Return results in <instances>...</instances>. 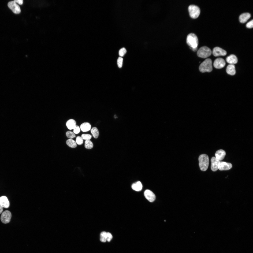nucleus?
Segmentation results:
<instances>
[{
  "mask_svg": "<svg viewBox=\"0 0 253 253\" xmlns=\"http://www.w3.org/2000/svg\"><path fill=\"white\" fill-rule=\"evenodd\" d=\"M186 42L187 44L193 51H196L197 50L198 41L197 37L195 34L191 33L188 34L187 37Z\"/></svg>",
  "mask_w": 253,
  "mask_h": 253,
  "instance_id": "f257e3e1",
  "label": "nucleus"
},
{
  "mask_svg": "<svg viewBox=\"0 0 253 253\" xmlns=\"http://www.w3.org/2000/svg\"><path fill=\"white\" fill-rule=\"evenodd\" d=\"M199 165L200 169L202 171H205L207 169L209 164V159L206 154L200 155L198 158Z\"/></svg>",
  "mask_w": 253,
  "mask_h": 253,
  "instance_id": "f03ea898",
  "label": "nucleus"
},
{
  "mask_svg": "<svg viewBox=\"0 0 253 253\" xmlns=\"http://www.w3.org/2000/svg\"><path fill=\"white\" fill-rule=\"evenodd\" d=\"M199 69L201 72H210L212 70V61L210 59L205 60L200 65Z\"/></svg>",
  "mask_w": 253,
  "mask_h": 253,
  "instance_id": "7ed1b4c3",
  "label": "nucleus"
},
{
  "mask_svg": "<svg viewBox=\"0 0 253 253\" xmlns=\"http://www.w3.org/2000/svg\"><path fill=\"white\" fill-rule=\"evenodd\" d=\"M212 53L211 50L209 48L206 46H203L198 50L197 55L199 57L205 58L210 56Z\"/></svg>",
  "mask_w": 253,
  "mask_h": 253,
  "instance_id": "20e7f679",
  "label": "nucleus"
},
{
  "mask_svg": "<svg viewBox=\"0 0 253 253\" xmlns=\"http://www.w3.org/2000/svg\"><path fill=\"white\" fill-rule=\"evenodd\" d=\"M188 10L190 16L194 19L198 18L200 12L199 7L197 6L194 5H190L188 7Z\"/></svg>",
  "mask_w": 253,
  "mask_h": 253,
  "instance_id": "39448f33",
  "label": "nucleus"
},
{
  "mask_svg": "<svg viewBox=\"0 0 253 253\" xmlns=\"http://www.w3.org/2000/svg\"><path fill=\"white\" fill-rule=\"evenodd\" d=\"M11 214L9 211L6 210L2 212L0 217V220L3 223L7 224L10 221Z\"/></svg>",
  "mask_w": 253,
  "mask_h": 253,
  "instance_id": "423d86ee",
  "label": "nucleus"
},
{
  "mask_svg": "<svg viewBox=\"0 0 253 253\" xmlns=\"http://www.w3.org/2000/svg\"><path fill=\"white\" fill-rule=\"evenodd\" d=\"M8 6L15 13L18 14L21 12L19 6L14 1H11L8 3Z\"/></svg>",
  "mask_w": 253,
  "mask_h": 253,
  "instance_id": "0eeeda50",
  "label": "nucleus"
},
{
  "mask_svg": "<svg viewBox=\"0 0 253 253\" xmlns=\"http://www.w3.org/2000/svg\"><path fill=\"white\" fill-rule=\"evenodd\" d=\"M220 162L215 157H213L211 159V168L212 171H216L219 169L220 164Z\"/></svg>",
  "mask_w": 253,
  "mask_h": 253,
  "instance_id": "6e6552de",
  "label": "nucleus"
},
{
  "mask_svg": "<svg viewBox=\"0 0 253 253\" xmlns=\"http://www.w3.org/2000/svg\"><path fill=\"white\" fill-rule=\"evenodd\" d=\"M226 64L224 60L222 58H218L214 61L213 65L214 67L217 69H221Z\"/></svg>",
  "mask_w": 253,
  "mask_h": 253,
  "instance_id": "1a4fd4ad",
  "label": "nucleus"
},
{
  "mask_svg": "<svg viewBox=\"0 0 253 253\" xmlns=\"http://www.w3.org/2000/svg\"><path fill=\"white\" fill-rule=\"evenodd\" d=\"M212 53L213 56H225L227 53L226 51L218 47H215L213 49Z\"/></svg>",
  "mask_w": 253,
  "mask_h": 253,
  "instance_id": "9d476101",
  "label": "nucleus"
},
{
  "mask_svg": "<svg viewBox=\"0 0 253 253\" xmlns=\"http://www.w3.org/2000/svg\"><path fill=\"white\" fill-rule=\"evenodd\" d=\"M144 195L146 198L150 202H153L155 199V194L149 190H146L144 192Z\"/></svg>",
  "mask_w": 253,
  "mask_h": 253,
  "instance_id": "9b49d317",
  "label": "nucleus"
},
{
  "mask_svg": "<svg viewBox=\"0 0 253 253\" xmlns=\"http://www.w3.org/2000/svg\"><path fill=\"white\" fill-rule=\"evenodd\" d=\"M0 204L4 208H7L10 206V202L7 197L5 196L0 197Z\"/></svg>",
  "mask_w": 253,
  "mask_h": 253,
  "instance_id": "f8f14e48",
  "label": "nucleus"
},
{
  "mask_svg": "<svg viewBox=\"0 0 253 253\" xmlns=\"http://www.w3.org/2000/svg\"><path fill=\"white\" fill-rule=\"evenodd\" d=\"M232 167V164L224 162H220L219 169L220 170H227L230 169Z\"/></svg>",
  "mask_w": 253,
  "mask_h": 253,
  "instance_id": "ddd939ff",
  "label": "nucleus"
},
{
  "mask_svg": "<svg viewBox=\"0 0 253 253\" xmlns=\"http://www.w3.org/2000/svg\"><path fill=\"white\" fill-rule=\"evenodd\" d=\"M251 15L249 13H245L241 15L239 17L240 22L242 23L246 22L251 17Z\"/></svg>",
  "mask_w": 253,
  "mask_h": 253,
  "instance_id": "4468645a",
  "label": "nucleus"
},
{
  "mask_svg": "<svg viewBox=\"0 0 253 253\" xmlns=\"http://www.w3.org/2000/svg\"><path fill=\"white\" fill-rule=\"evenodd\" d=\"M226 60L229 63L234 65L238 61L236 56L233 54H231L228 56L226 58Z\"/></svg>",
  "mask_w": 253,
  "mask_h": 253,
  "instance_id": "2eb2a0df",
  "label": "nucleus"
},
{
  "mask_svg": "<svg viewBox=\"0 0 253 253\" xmlns=\"http://www.w3.org/2000/svg\"><path fill=\"white\" fill-rule=\"evenodd\" d=\"M226 154V152L224 150L222 149L219 150L216 153V158L220 161L224 159Z\"/></svg>",
  "mask_w": 253,
  "mask_h": 253,
  "instance_id": "dca6fc26",
  "label": "nucleus"
},
{
  "mask_svg": "<svg viewBox=\"0 0 253 253\" xmlns=\"http://www.w3.org/2000/svg\"><path fill=\"white\" fill-rule=\"evenodd\" d=\"M226 71L228 74L231 75H234L236 73V70L234 65V64H230L227 66L226 68Z\"/></svg>",
  "mask_w": 253,
  "mask_h": 253,
  "instance_id": "f3484780",
  "label": "nucleus"
},
{
  "mask_svg": "<svg viewBox=\"0 0 253 253\" xmlns=\"http://www.w3.org/2000/svg\"><path fill=\"white\" fill-rule=\"evenodd\" d=\"M91 126L90 124L88 122H84L82 123L80 126V128L83 132H86L90 130Z\"/></svg>",
  "mask_w": 253,
  "mask_h": 253,
  "instance_id": "a211bd4d",
  "label": "nucleus"
},
{
  "mask_svg": "<svg viewBox=\"0 0 253 253\" xmlns=\"http://www.w3.org/2000/svg\"><path fill=\"white\" fill-rule=\"evenodd\" d=\"M131 187L133 190L138 191L142 190V185L141 182L138 181L133 183Z\"/></svg>",
  "mask_w": 253,
  "mask_h": 253,
  "instance_id": "6ab92c4d",
  "label": "nucleus"
},
{
  "mask_svg": "<svg viewBox=\"0 0 253 253\" xmlns=\"http://www.w3.org/2000/svg\"><path fill=\"white\" fill-rule=\"evenodd\" d=\"M66 125L67 128L70 130L73 129L76 125L75 121L73 119H70L68 120L66 123Z\"/></svg>",
  "mask_w": 253,
  "mask_h": 253,
  "instance_id": "aec40b11",
  "label": "nucleus"
},
{
  "mask_svg": "<svg viewBox=\"0 0 253 253\" xmlns=\"http://www.w3.org/2000/svg\"><path fill=\"white\" fill-rule=\"evenodd\" d=\"M66 143L69 146L73 148H75L77 146L75 141L71 139L67 140L66 141Z\"/></svg>",
  "mask_w": 253,
  "mask_h": 253,
  "instance_id": "412c9836",
  "label": "nucleus"
},
{
  "mask_svg": "<svg viewBox=\"0 0 253 253\" xmlns=\"http://www.w3.org/2000/svg\"><path fill=\"white\" fill-rule=\"evenodd\" d=\"M91 132L94 138H98L99 135V132L97 127H93L91 130Z\"/></svg>",
  "mask_w": 253,
  "mask_h": 253,
  "instance_id": "4be33fe9",
  "label": "nucleus"
},
{
  "mask_svg": "<svg viewBox=\"0 0 253 253\" xmlns=\"http://www.w3.org/2000/svg\"><path fill=\"white\" fill-rule=\"evenodd\" d=\"M93 144L92 142L90 140H86L85 141V147L88 149H91L93 148Z\"/></svg>",
  "mask_w": 253,
  "mask_h": 253,
  "instance_id": "5701e85b",
  "label": "nucleus"
},
{
  "mask_svg": "<svg viewBox=\"0 0 253 253\" xmlns=\"http://www.w3.org/2000/svg\"><path fill=\"white\" fill-rule=\"evenodd\" d=\"M107 233L106 232L103 231L100 234V241L103 242H105L107 241Z\"/></svg>",
  "mask_w": 253,
  "mask_h": 253,
  "instance_id": "b1692460",
  "label": "nucleus"
},
{
  "mask_svg": "<svg viewBox=\"0 0 253 253\" xmlns=\"http://www.w3.org/2000/svg\"><path fill=\"white\" fill-rule=\"evenodd\" d=\"M66 135L67 138L70 139L72 138L76 137L74 134L70 131L67 132L66 133Z\"/></svg>",
  "mask_w": 253,
  "mask_h": 253,
  "instance_id": "393cba45",
  "label": "nucleus"
},
{
  "mask_svg": "<svg viewBox=\"0 0 253 253\" xmlns=\"http://www.w3.org/2000/svg\"><path fill=\"white\" fill-rule=\"evenodd\" d=\"M81 137L83 139L88 140H89L91 138L92 136L89 134H83L82 135Z\"/></svg>",
  "mask_w": 253,
  "mask_h": 253,
  "instance_id": "a878e982",
  "label": "nucleus"
},
{
  "mask_svg": "<svg viewBox=\"0 0 253 253\" xmlns=\"http://www.w3.org/2000/svg\"><path fill=\"white\" fill-rule=\"evenodd\" d=\"M126 52V50L124 48H123L120 49L119 51V55L121 56H123Z\"/></svg>",
  "mask_w": 253,
  "mask_h": 253,
  "instance_id": "bb28decb",
  "label": "nucleus"
},
{
  "mask_svg": "<svg viewBox=\"0 0 253 253\" xmlns=\"http://www.w3.org/2000/svg\"><path fill=\"white\" fill-rule=\"evenodd\" d=\"M123 59L121 57H119L117 60V64L118 67L121 68L122 66Z\"/></svg>",
  "mask_w": 253,
  "mask_h": 253,
  "instance_id": "cd10ccee",
  "label": "nucleus"
},
{
  "mask_svg": "<svg viewBox=\"0 0 253 253\" xmlns=\"http://www.w3.org/2000/svg\"><path fill=\"white\" fill-rule=\"evenodd\" d=\"M76 142L78 144L81 145L83 143V139L80 136H78L76 138Z\"/></svg>",
  "mask_w": 253,
  "mask_h": 253,
  "instance_id": "c85d7f7f",
  "label": "nucleus"
},
{
  "mask_svg": "<svg viewBox=\"0 0 253 253\" xmlns=\"http://www.w3.org/2000/svg\"><path fill=\"white\" fill-rule=\"evenodd\" d=\"M73 129V132L74 134H78L80 131V128L78 126L76 125Z\"/></svg>",
  "mask_w": 253,
  "mask_h": 253,
  "instance_id": "c756f323",
  "label": "nucleus"
},
{
  "mask_svg": "<svg viewBox=\"0 0 253 253\" xmlns=\"http://www.w3.org/2000/svg\"><path fill=\"white\" fill-rule=\"evenodd\" d=\"M253 20L252 19L247 23L246 25V27L248 28H251L253 27Z\"/></svg>",
  "mask_w": 253,
  "mask_h": 253,
  "instance_id": "7c9ffc66",
  "label": "nucleus"
},
{
  "mask_svg": "<svg viewBox=\"0 0 253 253\" xmlns=\"http://www.w3.org/2000/svg\"><path fill=\"white\" fill-rule=\"evenodd\" d=\"M112 238V236L109 232H107V241L108 242H110Z\"/></svg>",
  "mask_w": 253,
  "mask_h": 253,
  "instance_id": "2f4dec72",
  "label": "nucleus"
},
{
  "mask_svg": "<svg viewBox=\"0 0 253 253\" xmlns=\"http://www.w3.org/2000/svg\"><path fill=\"white\" fill-rule=\"evenodd\" d=\"M14 1L16 3H17L20 5L22 4L23 3V0H14Z\"/></svg>",
  "mask_w": 253,
  "mask_h": 253,
  "instance_id": "473e14b6",
  "label": "nucleus"
},
{
  "mask_svg": "<svg viewBox=\"0 0 253 253\" xmlns=\"http://www.w3.org/2000/svg\"><path fill=\"white\" fill-rule=\"evenodd\" d=\"M3 208H4L0 204V214L2 212Z\"/></svg>",
  "mask_w": 253,
  "mask_h": 253,
  "instance_id": "72a5a7b5",
  "label": "nucleus"
}]
</instances>
